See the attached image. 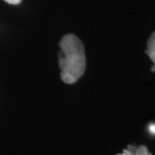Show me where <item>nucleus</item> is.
I'll return each instance as SVG.
<instances>
[{"instance_id": "nucleus-2", "label": "nucleus", "mask_w": 155, "mask_h": 155, "mask_svg": "<svg viewBox=\"0 0 155 155\" xmlns=\"http://www.w3.org/2000/svg\"><path fill=\"white\" fill-rule=\"evenodd\" d=\"M116 155H149V152L147 147L144 145L139 146L138 148H136L134 146L129 145L127 150L123 151L122 154H118Z\"/></svg>"}, {"instance_id": "nucleus-3", "label": "nucleus", "mask_w": 155, "mask_h": 155, "mask_svg": "<svg viewBox=\"0 0 155 155\" xmlns=\"http://www.w3.org/2000/svg\"><path fill=\"white\" fill-rule=\"evenodd\" d=\"M145 53L150 57L154 64H155V31L151 35L147 41V50Z\"/></svg>"}, {"instance_id": "nucleus-5", "label": "nucleus", "mask_w": 155, "mask_h": 155, "mask_svg": "<svg viewBox=\"0 0 155 155\" xmlns=\"http://www.w3.org/2000/svg\"><path fill=\"white\" fill-rule=\"evenodd\" d=\"M150 129L151 132L155 134V126L154 125L150 126Z\"/></svg>"}, {"instance_id": "nucleus-4", "label": "nucleus", "mask_w": 155, "mask_h": 155, "mask_svg": "<svg viewBox=\"0 0 155 155\" xmlns=\"http://www.w3.org/2000/svg\"><path fill=\"white\" fill-rule=\"evenodd\" d=\"M4 1L5 2L9 4V5H19V4H20L21 2H22V0H4Z\"/></svg>"}, {"instance_id": "nucleus-6", "label": "nucleus", "mask_w": 155, "mask_h": 155, "mask_svg": "<svg viewBox=\"0 0 155 155\" xmlns=\"http://www.w3.org/2000/svg\"><path fill=\"white\" fill-rule=\"evenodd\" d=\"M151 71H152V72H155V64H154L152 67L151 68Z\"/></svg>"}, {"instance_id": "nucleus-1", "label": "nucleus", "mask_w": 155, "mask_h": 155, "mask_svg": "<svg viewBox=\"0 0 155 155\" xmlns=\"http://www.w3.org/2000/svg\"><path fill=\"white\" fill-rule=\"evenodd\" d=\"M58 65L61 80L67 84H73L81 78L86 68L85 48L75 35H64L59 43Z\"/></svg>"}]
</instances>
